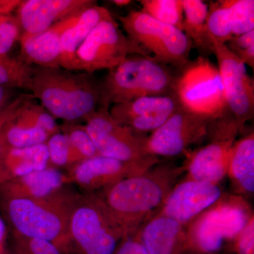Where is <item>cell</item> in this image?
I'll return each mask as SVG.
<instances>
[{
    "label": "cell",
    "instance_id": "obj_1",
    "mask_svg": "<svg viewBox=\"0 0 254 254\" xmlns=\"http://www.w3.org/2000/svg\"><path fill=\"white\" fill-rule=\"evenodd\" d=\"M185 174V165L157 163L145 173L123 179L97 192L120 224L125 237L157 215Z\"/></svg>",
    "mask_w": 254,
    "mask_h": 254
},
{
    "label": "cell",
    "instance_id": "obj_2",
    "mask_svg": "<svg viewBox=\"0 0 254 254\" xmlns=\"http://www.w3.org/2000/svg\"><path fill=\"white\" fill-rule=\"evenodd\" d=\"M78 195L65 187L38 199L0 196V211L13 237L50 241L66 254L70 215Z\"/></svg>",
    "mask_w": 254,
    "mask_h": 254
},
{
    "label": "cell",
    "instance_id": "obj_3",
    "mask_svg": "<svg viewBox=\"0 0 254 254\" xmlns=\"http://www.w3.org/2000/svg\"><path fill=\"white\" fill-rule=\"evenodd\" d=\"M28 90L55 119L76 123L99 107L100 81L93 74L34 66Z\"/></svg>",
    "mask_w": 254,
    "mask_h": 254
},
{
    "label": "cell",
    "instance_id": "obj_4",
    "mask_svg": "<svg viewBox=\"0 0 254 254\" xmlns=\"http://www.w3.org/2000/svg\"><path fill=\"white\" fill-rule=\"evenodd\" d=\"M176 78L166 65L130 55L100 81L99 107L110 109L112 105L143 97L174 95Z\"/></svg>",
    "mask_w": 254,
    "mask_h": 254
},
{
    "label": "cell",
    "instance_id": "obj_5",
    "mask_svg": "<svg viewBox=\"0 0 254 254\" xmlns=\"http://www.w3.org/2000/svg\"><path fill=\"white\" fill-rule=\"evenodd\" d=\"M125 237L98 193L78 195L70 215L66 254H114Z\"/></svg>",
    "mask_w": 254,
    "mask_h": 254
},
{
    "label": "cell",
    "instance_id": "obj_6",
    "mask_svg": "<svg viewBox=\"0 0 254 254\" xmlns=\"http://www.w3.org/2000/svg\"><path fill=\"white\" fill-rule=\"evenodd\" d=\"M254 216L243 197L225 195L220 201L195 218L187 227L190 250L195 254L232 252L234 240Z\"/></svg>",
    "mask_w": 254,
    "mask_h": 254
},
{
    "label": "cell",
    "instance_id": "obj_7",
    "mask_svg": "<svg viewBox=\"0 0 254 254\" xmlns=\"http://www.w3.org/2000/svg\"><path fill=\"white\" fill-rule=\"evenodd\" d=\"M127 36L163 64L182 69L190 62L193 43L181 30L159 22L141 11L132 10L119 18Z\"/></svg>",
    "mask_w": 254,
    "mask_h": 254
},
{
    "label": "cell",
    "instance_id": "obj_8",
    "mask_svg": "<svg viewBox=\"0 0 254 254\" xmlns=\"http://www.w3.org/2000/svg\"><path fill=\"white\" fill-rule=\"evenodd\" d=\"M175 95L184 109L205 118L215 120L228 111L218 66L202 55L182 68Z\"/></svg>",
    "mask_w": 254,
    "mask_h": 254
},
{
    "label": "cell",
    "instance_id": "obj_9",
    "mask_svg": "<svg viewBox=\"0 0 254 254\" xmlns=\"http://www.w3.org/2000/svg\"><path fill=\"white\" fill-rule=\"evenodd\" d=\"M83 120L100 155L136 165L144 170L158 163V158L147 153V137L119 123L108 108L98 107Z\"/></svg>",
    "mask_w": 254,
    "mask_h": 254
},
{
    "label": "cell",
    "instance_id": "obj_10",
    "mask_svg": "<svg viewBox=\"0 0 254 254\" xmlns=\"http://www.w3.org/2000/svg\"><path fill=\"white\" fill-rule=\"evenodd\" d=\"M150 58L120 29L113 16L100 21L76 53V71L93 74L116 67L130 55Z\"/></svg>",
    "mask_w": 254,
    "mask_h": 254
},
{
    "label": "cell",
    "instance_id": "obj_11",
    "mask_svg": "<svg viewBox=\"0 0 254 254\" xmlns=\"http://www.w3.org/2000/svg\"><path fill=\"white\" fill-rule=\"evenodd\" d=\"M238 133L235 120L228 111L215 119L207 137L208 143L187 152L185 180L220 184L227 175L229 151Z\"/></svg>",
    "mask_w": 254,
    "mask_h": 254
},
{
    "label": "cell",
    "instance_id": "obj_12",
    "mask_svg": "<svg viewBox=\"0 0 254 254\" xmlns=\"http://www.w3.org/2000/svg\"><path fill=\"white\" fill-rule=\"evenodd\" d=\"M210 52L218 61L227 110L235 120L239 133H244L246 123L254 118V78L226 45L211 42Z\"/></svg>",
    "mask_w": 254,
    "mask_h": 254
},
{
    "label": "cell",
    "instance_id": "obj_13",
    "mask_svg": "<svg viewBox=\"0 0 254 254\" xmlns=\"http://www.w3.org/2000/svg\"><path fill=\"white\" fill-rule=\"evenodd\" d=\"M215 120L177 110L145 140V149L153 156L173 158L186 153L190 145L207 138Z\"/></svg>",
    "mask_w": 254,
    "mask_h": 254
},
{
    "label": "cell",
    "instance_id": "obj_14",
    "mask_svg": "<svg viewBox=\"0 0 254 254\" xmlns=\"http://www.w3.org/2000/svg\"><path fill=\"white\" fill-rule=\"evenodd\" d=\"M225 195L219 184L184 179L172 190L158 214L188 227L195 218L216 204Z\"/></svg>",
    "mask_w": 254,
    "mask_h": 254
},
{
    "label": "cell",
    "instance_id": "obj_15",
    "mask_svg": "<svg viewBox=\"0 0 254 254\" xmlns=\"http://www.w3.org/2000/svg\"><path fill=\"white\" fill-rule=\"evenodd\" d=\"M176 95L148 96L110 107V115L138 134L144 135L161 127L181 108Z\"/></svg>",
    "mask_w": 254,
    "mask_h": 254
},
{
    "label": "cell",
    "instance_id": "obj_16",
    "mask_svg": "<svg viewBox=\"0 0 254 254\" xmlns=\"http://www.w3.org/2000/svg\"><path fill=\"white\" fill-rule=\"evenodd\" d=\"M69 183L77 185L86 192H99L114 184L145 173L147 170L117 159L98 155L86 159L67 170Z\"/></svg>",
    "mask_w": 254,
    "mask_h": 254
},
{
    "label": "cell",
    "instance_id": "obj_17",
    "mask_svg": "<svg viewBox=\"0 0 254 254\" xmlns=\"http://www.w3.org/2000/svg\"><path fill=\"white\" fill-rule=\"evenodd\" d=\"M96 3L93 0H22L16 15L21 36L41 33Z\"/></svg>",
    "mask_w": 254,
    "mask_h": 254
},
{
    "label": "cell",
    "instance_id": "obj_18",
    "mask_svg": "<svg viewBox=\"0 0 254 254\" xmlns=\"http://www.w3.org/2000/svg\"><path fill=\"white\" fill-rule=\"evenodd\" d=\"M135 234L148 254H195L189 244L187 226L168 216L157 214Z\"/></svg>",
    "mask_w": 254,
    "mask_h": 254
},
{
    "label": "cell",
    "instance_id": "obj_19",
    "mask_svg": "<svg viewBox=\"0 0 254 254\" xmlns=\"http://www.w3.org/2000/svg\"><path fill=\"white\" fill-rule=\"evenodd\" d=\"M78 14L53 25L38 34L21 36L19 40L21 49L18 59L31 66L61 67L60 41L62 35L74 23Z\"/></svg>",
    "mask_w": 254,
    "mask_h": 254
},
{
    "label": "cell",
    "instance_id": "obj_20",
    "mask_svg": "<svg viewBox=\"0 0 254 254\" xmlns=\"http://www.w3.org/2000/svg\"><path fill=\"white\" fill-rule=\"evenodd\" d=\"M71 184L67 175L49 166L0 184V196L38 199L55 194Z\"/></svg>",
    "mask_w": 254,
    "mask_h": 254
},
{
    "label": "cell",
    "instance_id": "obj_21",
    "mask_svg": "<svg viewBox=\"0 0 254 254\" xmlns=\"http://www.w3.org/2000/svg\"><path fill=\"white\" fill-rule=\"evenodd\" d=\"M109 10L95 4L78 14L76 21L62 35L60 41V66L76 71V53L93 28L105 18L111 16Z\"/></svg>",
    "mask_w": 254,
    "mask_h": 254
},
{
    "label": "cell",
    "instance_id": "obj_22",
    "mask_svg": "<svg viewBox=\"0 0 254 254\" xmlns=\"http://www.w3.org/2000/svg\"><path fill=\"white\" fill-rule=\"evenodd\" d=\"M227 175L235 194L245 199L254 193V133L245 134L232 145L227 162Z\"/></svg>",
    "mask_w": 254,
    "mask_h": 254
},
{
    "label": "cell",
    "instance_id": "obj_23",
    "mask_svg": "<svg viewBox=\"0 0 254 254\" xmlns=\"http://www.w3.org/2000/svg\"><path fill=\"white\" fill-rule=\"evenodd\" d=\"M50 166L46 144L9 148L0 163V184Z\"/></svg>",
    "mask_w": 254,
    "mask_h": 254
},
{
    "label": "cell",
    "instance_id": "obj_24",
    "mask_svg": "<svg viewBox=\"0 0 254 254\" xmlns=\"http://www.w3.org/2000/svg\"><path fill=\"white\" fill-rule=\"evenodd\" d=\"M182 5L184 14L182 31L197 48L210 52L206 34L208 4L201 0H182Z\"/></svg>",
    "mask_w": 254,
    "mask_h": 254
},
{
    "label": "cell",
    "instance_id": "obj_25",
    "mask_svg": "<svg viewBox=\"0 0 254 254\" xmlns=\"http://www.w3.org/2000/svg\"><path fill=\"white\" fill-rule=\"evenodd\" d=\"M22 108L4 127V141L8 148H26L45 144L50 135L25 118L21 113Z\"/></svg>",
    "mask_w": 254,
    "mask_h": 254
},
{
    "label": "cell",
    "instance_id": "obj_26",
    "mask_svg": "<svg viewBox=\"0 0 254 254\" xmlns=\"http://www.w3.org/2000/svg\"><path fill=\"white\" fill-rule=\"evenodd\" d=\"M206 34L209 43L226 44L233 37L230 14V0L210 1L206 19Z\"/></svg>",
    "mask_w": 254,
    "mask_h": 254
},
{
    "label": "cell",
    "instance_id": "obj_27",
    "mask_svg": "<svg viewBox=\"0 0 254 254\" xmlns=\"http://www.w3.org/2000/svg\"><path fill=\"white\" fill-rule=\"evenodd\" d=\"M142 12L159 22L182 31L184 14L182 0H141Z\"/></svg>",
    "mask_w": 254,
    "mask_h": 254
},
{
    "label": "cell",
    "instance_id": "obj_28",
    "mask_svg": "<svg viewBox=\"0 0 254 254\" xmlns=\"http://www.w3.org/2000/svg\"><path fill=\"white\" fill-rule=\"evenodd\" d=\"M34 66L9 55H0V86L28 89Z\"/></svg>",
    "mask_w": 254,
    "mask_h": 254
},
{
    "label": "cell",
    "instance_id": "obj_29",
    "mask_svg": "<svg viewBox=\"0 0 254 254\" xmlns=\"http://www.w3.org/2000/svg\"><path fill=\"white\" fill-rule=\"evenodd\" d=\"M49 156L50 166L68 170L79 162L82 158L73 148L66 135L60 131L54 133L46 142Z\"/></svg>",
    "mask_w": 254,
    "mask_h": 254
},
{
    "label": "cell",
    "instance_id": "obj_30",
    "mask_svg": "<svg viewBox=\"0 0 254 254\" xmlns=\"http://www.w3.org/2000/svg\"><path fill=\"white\" fill-rule=\"evenodd\" d=\"M60 128V131L67 137L70 143L81 156L82 160L100 155L85 125L77 123L63 122Z\"/></svg>",
    "mask_w": 254,
    "mask_h": 254
},
{
    "label": "cell",
    "instance_id": "obj_31",
    "mask_svg": "<svg viewBox=\"0 0 254 254\" xmlns=\"http://www.w3.org/2000/svg\"><path fill=\"white\" fill-rule=\"evenodd\" d=\"M230 14L233 36L254 31V0H230Z\"/></svg>",
    "mask_w": 254,
    "mask_h": 254
},
{
    "label": "cell",
    "instance_id": "obj_32",
    "mask_svg": "<svg viewBox=\"0 0 254 254\" xmlns=\"http://www.w3.org/2000/svg\"><path fill=\"white\" fill-rule=\"evenodd\" d=\"M35 98L28 100L21 109V114L28 121L38 128L48 133L50 136L60 131L56 119L48 113L44 107L34 101Z\"/></svg>",
    "mask_w": 254,
    "mask_h": 254
},
{
    "label": "cell",
    "instance_id": "obj_33",
    "mask_svg": "<svg viewBox=\"0 0 254 254\" xmlns=\"http://www.w3.org/2000/svg\"><path fill=\"white\" fill-rule=\"evenodd\" d=\"M21 33L16 16L0 14V55H8L15 43L19 41Z\"/></svg>",
    "mask_w": 254,
    "mask_h": 254
},
{
    "label": "cell",
    "instance_id": "obj_34",
    "mask_svg": "<svg viewBox=\"0 0 254 254\" xmlns=\"http://www.w3.org/2000/svg\"><path fill=\"white\" fill-rule=\"evenodd\" d=\"M14 252L20 254H63L60 249L50 241L41 239L13 237Z\"/></svg>",
    "mask_w": 254,
    "mask_h": 254
},
{
    "label": "cell",
    "instance_id": "obj_35",
    "mask_svg": "<svg viewBox=\"0 0 254 254\" xmlns=\"http://www.w3.org/2000/svg\"><path fill=\"white\" fill-rule=\"evenodd\" d=\"M32 98H33L32 94L19 95L0 111V163L9 148L4 141V127L18 113L23 105Z\"/></svg>",
    "mask_w": 254,
    "mask_h": 254
},
{
    "label": "cell",
    "instance_id": "obj_36",
    "mask_svg": "<svg viewBox=\"0 0 254 254\" xmlns=\"http://www.w3.org/2000/svg\"><path fill=\"white\" fill-rule=\"evenodd\" d=\"M235 254H254V218L252 217L232 244Z\"/></svg>",
    "mask_w": 254,
    "mask_h": 254
},
{
    "label": "cell",
    "instance_id": "obj_37",
    "mask_svg": "<svg viewBox=\"0 0 254 254\" xmlns=\"http://www.w3.org/2000/svg\"><path fill=\"white\" fill-rule=\"evenodd\" d=\"M114 254H148L136 234L125 237L119 243Z\"/></svg>",
    "mask_w": 254,
    "mask_h": 254
},
{
    "label": "cell",
    "instance_id": "obj_38",
    "mask_svg": "<svg viewBox=\"0 0 254 254\" xmlns=\"http://www.w3.org/2000/svg\"><path fill=\"white\" fill-rule=\"evenodd\" d=\"M225 45L232 53L254 46V30L240 36H234Z\"/></svg>",
    "mask_w": 254,
    "mask_h": 254
},
{
    "label": "cell",
    "instance_id": "obj_39",
    "mask_svg": "<svg viewBox=\"0 0 254 254\" xmlns=\"http://www.w3.org/2000/svg\"><path fill=\"white\" fill-rule=\"evenodd\" d=\"M21 0H0V14H11L18 9Z\"/></svg>",
    "mask_w": 254,
    "mask_h": 254
},
{
    "label": "cell",
    "instance_id": "obj_40",
    "mask_svg": "<svg viewBox=\"0 0 254 254\" xmlns=\"http://www.w3.org/2000/svg\"><path fill=\"white\" fill-rule=\"evenodd\" d=\"M7 232V225L0 215V254H7V249H6Z\"/></svg>",
    "mask_w": 254,
    "mask_h": 254
},
{
    "label": "cell",
    "instance_id": "obj_41",
    "mask_svg": "<svg viewBox=\"0 0 254 254\" xmlns=\"http://www.w3.org/2000/svg\"><path fill=\"white\" fill-rule=\"evenodd\" d=\"M14 96V88L0 86V111L4 108Z\"/></svg>",
    "mask_w": 254,
    "mask_h": 254
},
{
    "label": "cell",
    "instance_id": "obj_42",
    "mask_svg": "<svg viewBox=\"0 0 254 254\" xmlns=\"http://www.w3.org/2000/svg\"><path fill=\"white\" fill-rule=\"evenodd\" d=\"M111 2L119 6V7H123V6H128V5L131 4L132 1L131 0H113V1H111Z\"/></svg>",
    "mask_w": 254,
    "mask_h": 254
},
{
    "label": "cell",
    "instance_id": "obj_43",
    "mask_svg": "<svg viewBox=\"0 0 254 254\" xmlns=\"http://www.w3.org/2000/svg\"><path fill=\"white\" fill-rule=\"evenodd\" d=\"M214 254H228L223 253V252H222V253Z\"/></svg>",
    "mask_w": 254,
    "mask_h": 254
},
{
    "label": "cell",
    "instance_id": "obj_44",
    "mask_svg": "<svg viewBox=\"0 0 254 254\" xmlns=\"http://www.w3.org/2000/svg\"><path fill=\"white\" fill-rule=\"evenodd\" d=\"M13 254H20L17 253V252H14V253H13Z\"/></svg>",
    "mask_w": 254,
    "mask_h": 254
}]
</instances>
